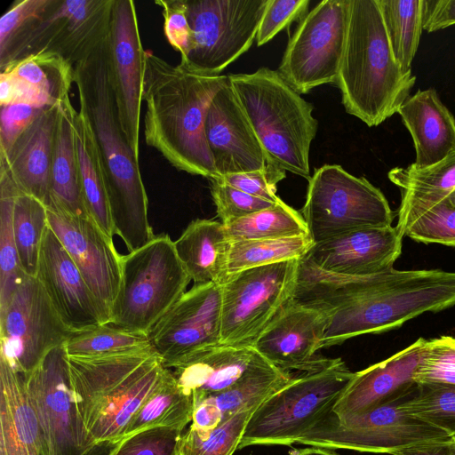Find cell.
Listing matches in <instances>:
<instances>
[{
	"label": "cell",
	"mask_w": 455,
	"mask_h": 455,
	"mask_svg": "<svg viewBox=\"0 0 455 455\" xmlns=\"http://www.w3.org/2000/svg\"><path fill=\"white\" fill-rule=\"evenodd\" d=\"M228 76L201 74L180 60L172 65L146 51L142 101L144 138L174 168L208 180L217 176L204 122Z\"/></svg>",
	"instance_id": "1"
},
{
	"label": "cell",
	"mask_w": 455,
	"mask_h": 455,
	"mask_svg": "<svg viewBox=\"0 0 455 455\" xmlns=\"http://www.w3.org/2000/svg\"><path fill=\"white\" fill-rule=\"evenodd\" d=\"M104 44L75 65V84L103 162L114 232L130 252L146 244L155 235L148 221V200L139 161L117 117L108 79Z\"/></svg>",
	"instance_id": "2"
},
{
	"label": "cell",
	"mask_w": 455,
	"mask_h": 455,
	"mask_svg": "<svg viewBox=\"0 0 455 455\" xmlns=\"http://www.w3.org/2000/svg\"><path fill=\"white\" fill-rule=\"evenodd\" d=\"M416 76L396 60L378 0H350L345 50L337 78L342 104L369 127L397 113Z\"/></svg>",
	"instance_id": "3"
},
{
	"label": "cell",
	"mask_w": 455,
	"mask_h": 455,
	"mask_svg": "<svg viewBox=\"0 0 455 455\" xmlns=\"http://www.w3.org/2000/svg\"><path fill=\"white\" fill-rule=\"evenodd\" d=\"M68 362L78 411L94 443L122 440L167 370L153 348L98 358L68 356Z\"/></svg>",
	"instance_id": "4"
},
{
	"label": "cell",
	"mask_w": 455,
	"mask_h": 455,
	"mask_svg": "<svg viewBox=\"0 0 455 455\" xmlns=\"http://www.w3.org/2000/svg\"><path fill=\"white\" fill-rule=\"evenodd\" d=\"M455 306V272L441 269L376 273L365 292L328 315L321 348L400 327L427 312Z\"/></svg>",
	"instance_id": "5"
},
{
	"label": "cell",
	"mask_w": 455,
	"mask_h": 455,
	"mask_svg": "<svg viewBox=\"0 0 455 455\" xmlns=\"http://www.w3.org/2000/svg\"><path fill=\"white\" fill-rule=\"evenodd\" d=\"M228 76L267 164L308 180L310 146L318 129L313 105L277 70L262 67L251 74Z\"/></svg>",
	"instance_id": "6"
},
{
	"label": "cell",
	"mask_w": 455,
	"mask_h": 455,
	"mask_svg": "<svg viewBox=\"0 0 455 455\" xmlns=\"http://www.w3.org/2000/svg\"><path fill=\"white\" fill-rule=\"evenodd\" d=\"M191 278L166 234L122 256L119 291L110 322L132 332H148L186 292Z\"/></svg>",
	"instance_id": "7"
},
{
	"label": "cell",
	"mask_w": 455,
	"mask_h": 455,
	"mask_svg": "<svg viewBox=\"0 0 455 455\" xmlns=\"http://www.w3.org/2000/svg\"><path fill=\"white\" fill-rule=\"evenodd\" d=\"M416 383L361 414L339 418L331 408L296 443L393 454L419 444L451 439L450 434L422 420L406 408Z\"/></svg>",
	"instance_id": "8"
},
{
	"label": "cell",
	"mask_w": 455,
	"mask_h": 455,
	"mask_svg": "<svg viewBox=\"0 0 455 455\" xmlns=\"http://www.w3.org/2000/svg\"><path fill=\"white\" fill-rule=\"evenodd\" d=\"M355 372L340 358L294 377L267 397L246 424L238 449L256 444L290 445L326 413Z\"/></svg>",
	"instance_id": "9"
},
{
	"label": "cell",
	"mask_w": 455,
	"mask_h": 455,
	"mask_svg": "<svg viewBox=\"0 0 455 455\" xmlns=\"http://www.w3.org/2000/svg\"><path fill=\"white\" fill-rule=\"evenodd\" d=\"M302 217L317 243L354 230L391 226L394 212L384 194L339 164H324L308 180Z\"/></svg>",
	"instance_id": "10"
},
{
	"label": "cell",
	"mask_w": 455,
	"mask_h": 455,
	"mask_svg": "<svg viewBox=\"0 0 455 455\" xmlns=\"http://www.w3.org/2000/svg\"><path fill=\"white\" fill-rule=\"evenodd\" d=\"M115 0H52L44 14L28 21L0 49V69L30 54L50 51L74 66L105 42Z\"/></svg>",
	"instance_id": "11"
},
{
	"label": "cell",
	"mask_w": 455,
	"mask_h": 455,
	"mask_svg": "<svg viewBox=\"0 0 455 455\" xmlns=\"http://www.w3.org/2000/svg\"><path fill=\"white\" fill-rule=\"evenodd\" d=\"M299 260L291 259L228 275L220 284V345L253 347L259 336L291 300Z\"/></svg>",
	"instance_id": "12"
},
{
	"label": "cell",
	"mask_w": 455,
	"mask_h": 455,
	"mask_svg": "<svg viewBox=\"0 0 455 455\" xmlns=\"http://www.w3.org/2000/svg\"><path fill=\"white\" fill-rule=\"evenodd\" d=\"M268 0H187L192 32L186 62L207 76L220 73L256 39Z\"/></svg>",
	"instance_id": "13"
},
{
	"label": "cell",
	"mask_w": 455,
	"mask_h": 455,
	"mask_svg": "<svg viewBox=\"0 0 455 455\" xmlns=\"http://www.w3.org/2000/svg\"><path fill=\"white\" fill-rule=\"evenodd\" d=\"M350 0H323L290 37L278 72L299 94L336 84L347 40Z\"/></svg>",
	"instance_id": "14"
},
{
	"label": "cell",
	"mask_w": 455,
	"mask_h": 455,
	"mask_svg": "<svg viewBox=\"0 0 455 455\" xmlns=\"http://www.w3.org/2000/svg\"><path fill=\"white\" fill-rule=\"evenodd\" d=\"M74 333L36 276L27 275L0 305V359L21 375L31 372Z\"/></svg>",
	"instance_id": "15"
},
{
	"label": "cell",
	"mask_w": 455,
	"mask_h": 455,
	"mask_svg": "<svg viewBox=\"0 0 455 455\" xmlns=\"http://www.w3.org/2000/svg\"><path fill=\"white\" fill-rule=\"evenodd\" d=\"M22 376L39 424L43 455H81L95 443L78 411L65 344Z\"/></svg>",
	"instance_id": "16"
},
{
	"label": "cell",
	"mask_w": 455,
	"mask_h": 455,
	"mask_svg": "<svg viewBox=\"0 0 455 455\" xmlns=\"http://www.w3.org/2000/svg\"><path fill=\"white\" fill-rule=\"evenodd\" d=\"M104 44L108 79L119 124L139 161L146 51L132 0L114 1L110 28Z\"/></svg>",
	"instance_id": "17"
},
{
	"label": "cell",
	"mask_w": 455,
	"mask_h": 455,
	"mask_svg": "<svg viewBox=\"0 0 455 455\" xmlns=\"http://www.w3.org/2000/svg\"><path fill=\"white\" fill-rule=\"evenodd\" d=\"M220 336L221 290L216 283L194 284L148 332L168 369L220 345Z\"/></svg>",
	"instance_id": "18"
},
{
	"label": "cell",
	"mask_w": 455,
	"mask_h": 455,
	"mask_svg": "<svg viewBox=\"0 0 455 455\" xmlns=\"http://www.w3.org/2000/svg\"><path fill=\"white\" fill-rule=\"evenodd\" d=\"M46 209L48 226L80 270L108 323L122 272V256L113 239L91 218L72 215L52 203Z\"/></svg>",
	"instance_id": "19"
},
{
	"label": "cell",
	"mask_w": 455,
	"mask_h": 455,
	"mask_svg": "<svg viewBox=\"0 0 455 455\" xmlns=\"http://www.w3.org/2000/svg\"><path fill=\"white\" fill-rule=\"evenodd\" d=\"M204 133L217 176L261 170L267 165L265 151L229 79L209 106Z\"/></svg>",
	"instance_id": "20"
},
{
	"label": "cell",
	"mask_w": 455,
	"mask_h": 455,
	"mask_svg": "<svg viewBox=\"0 0 455 455\" xmlns=\"http://www.w3.org/2000/svg\"><path fill=\"white\" fill-rule=\"evenodd\" d=\"M36 277L73 332L106 323L80 270L49 226L43 236Z\"/></svg>",
	"instance_id": "21"
},
{
	"label": "cell",
	"mask_w": 455,
	"mask_h": 455,
	"mask_svg": "<svg viewBox=\"0 0 455 455\" xmlns=\"http://www.w3.org/2000/svg\"><path fill=\"white\" fill-rule=\"evenodd\" d=\"M327 322L328 314L290 300L259 336L253 347L281 370H318L331 360L315 357L321 348Z\"/></svg>",
	"instance_id": "22"
},
{
	"label": "cell",
	"mask_w": 455,
	"mask_h": 455,
	"mask_svg": "<svg viewBox=\"0 0 455 455\" xmlns=\"http://www.w3.org/2000/svg\"><path fill=\"white\" fill-rule=\"evenodd\" d=\"M403 238L392 225L358 229L314 243L304 257L326 271L368 275L393 267Z\"/></svg>",
	"instance_id": "23"
},
{
	"label": "cell",
	"mask_w": 455,
	"mask_h": 455,
	"mask_svg": "<svg viewBox=\"0 0 455 455\" xmlns=\"http://www.w3.org/2000/svg\"><path fill=\"white\" fill-rule=\"evenodd\" d=\"M427 343L419 338L391 357L355 372L332 411L339 418L361 414L411 387Z\"/></svg>",
	"instance_id": "24"
},
{
	"label": "cell",
	"mask_w": 455,
	"mask_h": 455,
	"mask_svg": "<svg viewBox=\"0 0 455 455\" xmlns=\"http://www.w3.org/2000/svg\"><path fill=\"white\" fill-rule=\"evenodd\" d=\"M58 105L43 108L17 140L8 155L0 157L16 187L44 205L51 199V169Z\"/></svg>",
	"instance_id": "25"
},
{
	"label": "cell",
	"mask_w": 455,
	"mask_h": 455,
	"mask_svg": "<svg viewBox=\"0 0 455 455\" xmlns=\"http://www.w3.org/2000/svg\"><path fill=\"white\" fill-rule=\"evenodd\" d=\"M267 362L252 347L218 345L171 370L183 391L192 395L195 406L230 388Z\"/></svg>",
	"instance_id": "26"
},
{
	"label": "cell",
	"mask_w": 455,
	"mask_h": 455,
	"mask_svg": "<svg viewBox=\"0 0 455 455\" xmlns=\"http://www.w3.org/2000/svg\"><path fill=\"white\" fill-rule=\"evenodd\" d=\"M397 113L412 138L417 167L430 166L455 152V118L435 89L419 90Z\"/></svg>",
	"instance_id": "27"
},
{
	"label": "cell",
	"mask_w": 455,
	"mask_h": 455,
	"mask_svg": "<svg viewBox=\"0 0 455 455\" xmlns=\"http://www.w3.org/2000/svg\"><path fill=\"white\" fill-rule=\"evenodd\" d=\"M0 455H43L39 424L23 376L2 359Z\"/></svg>",
	"instance_id": "28"
},
{
	"label": "cell",
	"mask_w": 455,
	"mask_h": 455,
	"mask_svg": "<svg viewBox=\"0 0 455 455\" xmlns=\"http://www.w3.org/2000/svg\"><path fill=\"white\" fill-rule=\"evenodd\" d=\"M230 243L222 222L197 219L174 241V248L195 285H220L228 276Z\"/></svg>",
	"instance_id": "29"
},
{
	"label": "cell",
	"mask_w": 455,
	"mask_h": 455,
	"mask_svg": "<svg viewBox=\"0 0 455 455\" xmlns=\"http://www.w3.org/2000/svg\"><path fill=\"white\" fill-rule=\"evenodd\" d=\"M58 108L50 203L72 215L90 218L84 206L75 146L74 124L77 111L70 98L61 101Z\"/></svg>",
	"instance_id": "30"
},
{
	"label": "cell",
	"mask_w": 455,
	"mask_h": 455,
	"mask_svg": "<svg viewBox=\"0 0 455 455\" xmlns=\"http://www.w3.org/2000/svg\"><path fill=\"white\" fill-rule=\"evenodd\" d=\"M74 136L87 213L103 233L113 239L115 232L104 165L92 124L85 109L81 106L75 118Z\"/></svg>",
	"instance_id": "31"
},
{
	"label": "cell",
	"mask_w": 455,
	"mask_h": 455,
	"mask_svg": "<svg viewBox=\"0 0 455 455\" xmlns=\"http://www.w3.org/2000/svg\"><path fill=\"white\" fill-rule=\"evenodd\" d=\"M388 179L401 190V204L395 227L403 224L416 212L443 201L455 189V152L442 161L419 168L414 164L395 167Z\"/></svg>",
	"instance_id": "32"
},
{
	"label": "cell",
	"mask_w": 455,
	"mask_h": 455,
	"mask_svg": "<svg viewBox=\"0 0 455 455\" xmlns=\"http://www.w3.org/2000/svg\"><path fill=\"white\" fill-rule=\"evenodd\" d=\"M193 397L178 384L171 369L144 401L128 424L123 438L152 427H172L184 430L192 421Z\"/></svg>",
	"instance_id": "33"
},
{
	"label": "cell",
	"mask_w": 455,
	"mask_h": 455,
	"mask_svg": "<svg viewBox=\"0 0 455 455\" xmlns=\"http://www.w3.org/2000/svg\"><path fill=\"white\" fill-rule=\"evenodd\" d=\"M36 89L52 105L70 98L75 66L60 54L42 51L13 61L1 69Z\"/></svg>",
	"instance_id": "34"
},
{
	"label": "cell",
	"mask_w": 455,
	"mask_h": 455,
	"mask_svg": "<svg viewBox=\"0 0 455 455\" xmlns=\"http://www.w3.org/2000/svg\"><path fill=\"white\" fill-rule=\"evenodd\" d=\"M396 60L405 70L418 51L426 13V0H378Z\"/></svg>",
	"instance_id": "35"
},
{
	"label": "cell",
	"mask_w": 455,
	"mask_h": 455,
	"mask_svg": "<svg viewBox=\"0 0 455 455\" xmlns=\"http://www.w3.org/2000/svg\"><path fill=\"white\" fill-rule=\"evenodd\" d=\"M224 226L231 242L307 235L302 215L282 199L268 208Z\"/></svg>",
	"instance_id": "36"
},
{
	"label": "cell",
	"mask_w": 455,
	"mask_h": 455,
	"mask_svg": "<svg viewBox=\"0 0 455 455\" xmlns=\"http://www.w3.org/2000/svg\"><path fill=\"white\" fill-rule=\"evenodd\" d=\"M12 226L20 267L27 275L36 276L41 243L48 226L46 205L16 188Z\"/></svg>",
	"instance_id": "37"
},
{
	"label": "cell",
	"mask_w": 455,
	"mask_h": 455,
	"mask_svg": "<svg viewBox=\"0 0 455 455\" xmlns=\"http://www.w3.org/2000/svg\"><path fill=\"white\" fill-rule=\"evenodd\" d=\"M68 356L98 358L140 353L152 347L147 334L104 323L74 333L65 343Z\"/></svg>",
	"instance_id": "38"
},
{
	"label": "cell",
	"mask_w": 455,
	"mask_h": 455,
	"mask_svg": "<svg viewBox=\"0 0 455 455\" xmlns=\"http://www.w3.org/2000/svg\"><path fill=\"white\" fill-rule=\"evenodd\" d=\"M308 235L233 241L228 258V275L241 270L304 257L313 245Z\"/></svg>",
	"instance_id": "39"
},
{
	"label": "cell",
	"mask_w": 455,
	"mask_h": 455,
	"mask_svg": "<svg viewBox=\"0 0 455 455\" xmlns=\"http://www.w3.org/2000/svg\"><path fill=\"white\" fill-rule=\"evenodd\" d=\"M16 188L7 171L0 167V305L27 276L20 267L12 226Z\"/></svg>",
	"instance_id": "40"
},
{
	"label": "cell",
	"mask_w": 455,
	"mask_h": 455,
	"mask_svg": "<svg viewBox=\"0 0 455 455\" xmlns=\"http://www.w3.org/2000/svg\"><path fill=\"white\" fill-rule=\"evenodd\" d=\"M258 406L239 411L210 431H200L190 426L181 436L179 455H232L238 449L246 424Z\"/></svg>",
	"instance_id": "41"
},
{
	"label": "cell",
	"mask_w": 455,
	"mask_h": 455,
	"mask_svg": "<svg viewBox=\"0 0 455 455\" xmlns=\"http://www.w3.org/2000/svg\"><path fill=\"white\" fill-rule=\"evenodd\" d=\"M405 406L422 420L455 435V385L416 383Z\"/></svg>",
	"instance_id": "42"
},
{
	"label": "cell",
	"mask_w": 455,
	"mask_h": 455,
	"mask_svg": "<svg viewBox=\"0 0 455 455\" xmlns=\"http://www.w3.org/2000/svg\"><path fill=\"white\" fill-rule=\"evenodd\" d=\"M396 228L417 242L455 247V205L446 198L416 212Z\"/></svg>",
	"instance_id": "43"
},
{
	"label": "cell",
	"mask_w": 455,
	"mask_h": 455,
	"mask_svg": "<svg viewBox=\"0 0 455 455\" xmlns=\"http://www.w3.org/2000/svg\"><path fill=\"white\" fill-rule=\"evenodd\" d=\"M414 381L455 385V338L442 336L427 340Z\"/></svg>",
	"instance_id": "44"
},
{
	"label": "cell",
	"mask_w": 455,
	"mask_h": 455,
	"mask_svg": "<svg viewBox=\"0 0 455 455\" xmlns=\"http://www.w3.org/2000/svg\"><path fill=\"white\" fill-rule=\"evenodd\" d=\"M209 180L217 214L224 225L276 204L237 189L220 177H213Z\"/></svg>",
	"instance_id": "45"
},
{
	"label": "cell",
	"mask_w": 455,
	"mask_h": 455,
	"mask_svg": "<svg viewBox=\"0 0 455 455\" xmlns=\"http://www.w3.org/2000/svg\"><path fill=\"white\" fill-rule=\"evenodd\" d=\"M182 429L152 427L123 438L114 455H179Z\"/></svg>",
	"instance_id": "46"
},
{
	"label": "cell",
	"mask_w": 455,
	"mask_h": 455,
	"mask_svg": "<svg viewBox=\"0 0 455 455\" xmlns=\"http://www.w3.org/2000/svg\"><path fill=\"white\" fill-rule=\"evenodd\" d=\"M308 0H268L261 18L256 42L258 46L268 43L280 31L307 12Z\"/></svg>",
	"instance_id": "47"
},
{
	"label": "cell",
	"mask_w": 455,
	"mask_h": 455,
	"mask_svg": "<svg viewBox=\"0 0 455 455\" xmlns=\"http://www.w3.org/2000/svg\"><path fill=\"white\" fill-rule=\"evenodd\" d=\"M283 169L267 164L264 169L220 177L224 182L249 195L277 203L276 185L286 177Z\"/></svg>",
	"instance_id": "48"
},
{
	"label": "cell",
	"mask_w": 455,
	"mask_h": 455,
	"mask_svg": "<svg viewBox=\"0 0 455 455\" xmlns=\"http://www.w3.org/2000/svg\"><path fill=\"white\" fill-rule=\"evenodd\" d=\"M163 9L164 32L171 46L186 58L191 46L192 32L187 16V0H157Z\"/></svg>",
	"instance_id": "49"
},
{
	"label": "cell",
	"mask_w": 455,
	"mask_h": 455,
	"mask_svg": "<svg viewBox=\"0 0 455 455\" xmlns=\"http://www.w3.org/2000/svg\"><path fill=\"white\" fill-rule=\"evenodd\" d=\"M42 108L21 104L1 107L0 157L8 155Z\"/></svg>",
	"instance_id": "50"
},
{
	"label": "cell",
	"mask_w": 455,
	"mask_h": 455,
	"mask_svg": "<svg viewBox=\"0 0 455 455\" xmlns=\"http://www.w3.org/2000/svg\"><path fill=\"white\" fill-rule=\"evenodd\" d=\"M52 0H18L0 19V49L30 20L40 17Z\"/></svg>",
	"instance_id": "51"
},
{
	"label": "cell",
	"mask_w": 455,
	"mask_h": 455,
	"mask_svg": "<svg viewBox=\"0 0 455 455\" xmlns=\"http://www.w3.org/2000/svg\"><path fill=\"white\" fill-rule=\"evenodd\" d=\"M28 105L35 108L54 106L51 101L28 84L15 77L12 74L1 71L0 106Z\"/></svg>",
	"instance_id": "52"
},
{
	"label": "cell",
	"mask_w": 455,
	"mask_h": 455,
	"mask_svg": "<svg viewBox=\"0 0 455 455\" xmlns=\"http://www.w3.org/2000/svg\"><path fill=\"white\" fill-rule=\"evenodd\" d=\"M455 24V0H426L423 29L434 32Z\"/></svg>",
	"instance_id": "53"
},
{
	"label": "cell",
	"mask_w": 455,
	"mask_h": 455,
	"mask_svg": "<svg viewBox=\"0 0 455 455\" xmlns=\"http://www.w3.org/2000/svg\"><path fill=\"white\" fill-rule=\"evenodd\" d=\"M223 422L216 405L204 398L194 406L191 427L200 431H210Z\"/></svg>",
	"instance_id": "54"
},
{
	"label": "cell",
	"mask_w": 455,
	"mask_h": 455,
	"mask_svg": "<svg viewBox=\"0 0 455 455\" xmlns=\"http://www.w3.org/2000/svg\"><path fill=\"white\" fill-rule=\"evenodd\" d=\"M392 455H455V440L452 437L449 440L419 444Z\"/></svg>",
	"instance_id": "55"
},
{
	"label": "cell",
	"mask_w": 455,
	"mask_h": 455,
	"mask_svg": "<svg viewBox=\"0 0 455 455\" xmlns=\"http://www.w3.org/2000/svg\"><path fill=\"white\" fill-rule=\"evenodd\" d=\"M122 440H105L97 442L84 451L81 455H114Z\"/></svg>",
	"instance_id": "56"
},
{
	"label": "cell",
	"mask_w": 455,
	"mask_h": 455,
	"mask_svg": "<svg viewBox=\"0 0 455 455\" xmlns=\"http://www.w3.org/2000/svg\"><path fill=\"white\" fill-rule=\"evenodd\" d=\"M293 451L291 455H339L331 449L313 447Z\"/></svg>",
	"instance_id": "57"
},
{
	"label": "cell",
	"mask_w": 455,
	"mask_h": 455,
	"mask_svg": "<svg viewBox=\"0 0 455 455\" xmlns=\"http://www.w3.org/2000/svg\"><path fill=\"white\" fill-rule=\"evenodd\" d=\"M449 201L451 204L455 205V189L452 191V193L448 196Z\"/></svg>",
	"instance_id": "58"
},
{
	"label": "cell",
	"mask_w": 455,
	"mask_h": 455,
	"mask_svg": "<svg viewBox=\"0 0 455 455\" xmlns=\"http://www.w3.org/2000/svg\"><path fill=\"white\" fill-rule=\"evenodd\" d=\"M453 439L455 440V435L453 436Z\"/></svg>",
	"instance_id": "59"
}]
</instances>
